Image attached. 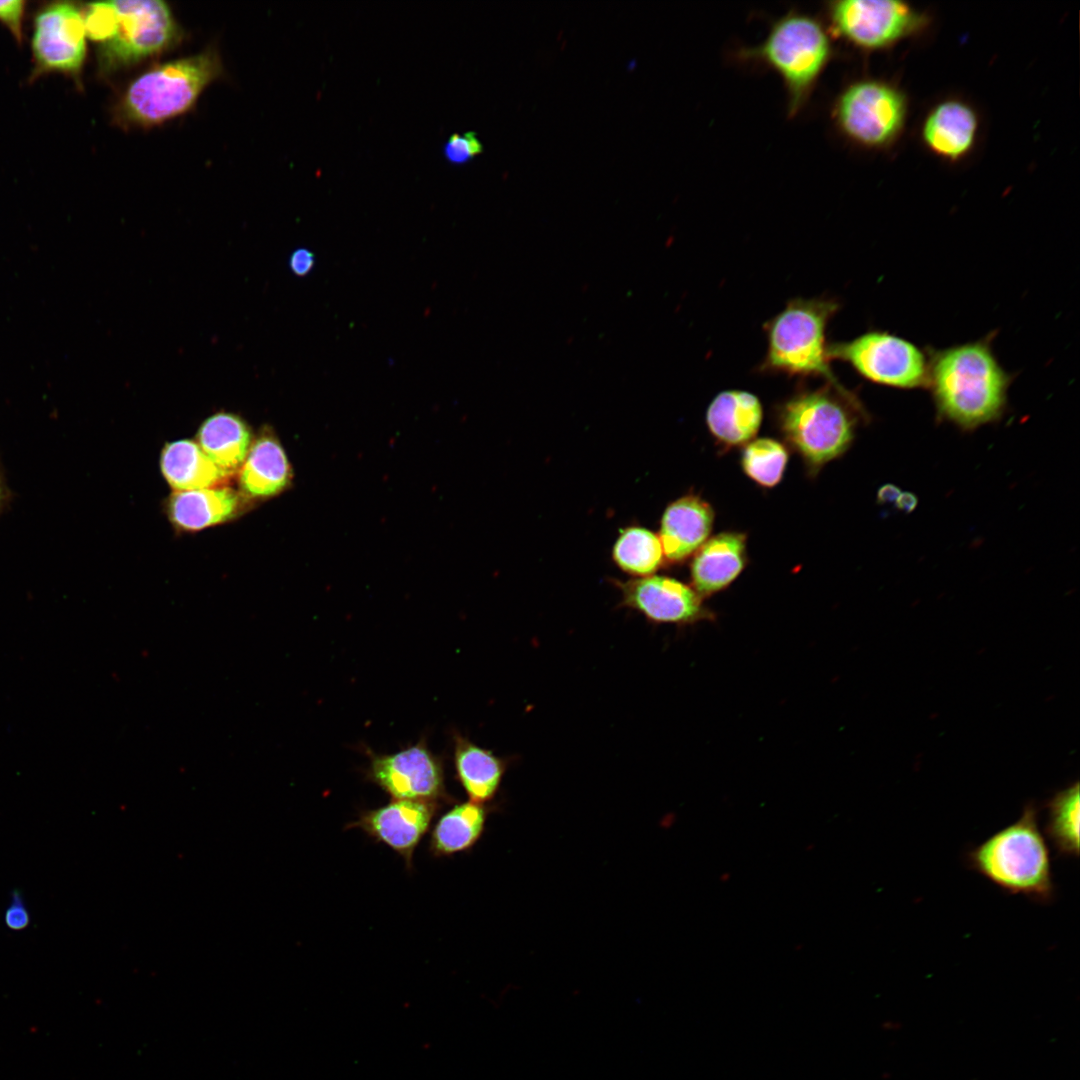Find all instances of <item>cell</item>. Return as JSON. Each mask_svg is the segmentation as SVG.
I'll use <instances>...</instances> for the list:
<instances>
[{"mask_svg":"<svg viewBox=\"0 0 1080 1080\" xmlns=\"http://www.w3.org/2000/svg\"><path fill=\"white\" fill-rule=\"evenodd\" d=\"M994 338L993 331L978 340L926 351V387L939 418L972 430L1004 414L1014 375L999 362Z\"/></svg>","mask_w":1080,"mask_h":1080,"instance_id":"1","label":"cell"},{"mask_svg":"<svg viewBox=\"0 0 1080 1080\" xmlns=\"http://www.w3.org/2000/svg\"><path fill=\"white\" fill-rule=\"evenodd\" d=\"M868 417L854 392L828 382L817 388L799 385L774 408L785 445L800 456L812 476L847 452L859 424Z\"/></svg>","mask_w":1080,"mask_h":1080,"instance_id":"2","label":"cell"},{"mask_svg":"<svg viewBox=\"0 0 1080 1080\" xmlns=\"http://www.w3.org/2000/svg\"><path fill=\"white\" fill-rule=\"evenodd\" d=\"M968 867L1011 895L1047 904L1055 897L1049 847L1028 804L1013 823L996 831L966 855Z\"/></svg>","mask_w":1080,"mask_h":1080,"instance_id":"3","label":"cell"},{"mask_svg":"<svg viewBox=\"0 0 1080 1080\" xmlns=\"http://www.w3.org/2000/svg\"><path fill=\"white\" fill-rule=\"evenodd\" d=\"M737 55L777 73L786 92L787 114L794 118L806 106L832 60L834 47L825 23L790 10L772 23L759 45L742 48Z\"/></svg>","mask_w":1080,"mask_h":1080,"instance_id":"4","label":"cell"},{"mask_svg":"<svg viewBox=\"0 0 1080 1080\" xmlns=\"http://www.w3.org/2000/svg\"><path fill=\"white\" fill-rule=\"evenodd\" d=\"M840 306L837 298L827 296L790 299L763 326L767 349L758 372L842 385L832 371L826 339L828 324Z\"/></svg>","mask_w":1080,"mask_h":1080,"instance_id":"5","label":"cell"},{"mask_svg":"<svg viewBox=\"0 0 1080 1080\" xmlns=\"http://www.w3.org/2000/svg\"><path fill=\"white\" fill-rule=\"evenodd\" d=\"M222 71L214 50L158 65L130 83L119 114L127 123L151 126L189 110Z\"/></svg>","mask_w":1080,"mask_h":1080,"instance_id":"6","label":"cell"},{"mask_svg":"<svg viewBox=\"0 0 1080 1080\" xmlns=\"http://www.w3.org/2000/svg\"><path fill=\"white\" fill-rule=\"evenodd\" d=\"M830 115L835 129L850 143L864 149H884L903 131L907 99L887 81L857 79L840 90Z\"/></svg>","mask_w":1080,"mask_h":1080,"instance_id":"7","label":"cell"},{"mask_svg":"<svg viewBox=\"0 0 1080 1080\" xmlns=\"http://www.w3.org/2000/svg\"><path fill=\"white\" fill-rule=\"evenodd\" d=\"M824 12L830 35L864 52L888 49L928 24L926 15L894 0L829 1Z\"/></svg>","mask_w":1080,"mask_h":1080,"instance_id":"8","label":"cell"},{"mask_svg":"<svg viewBox=\"0 0 1080 1080\" xmlns=\"http://www.w3.org/2000/svg\"><path fill=\"white\" fill-rule=\"evenodd\" d=\"M830 360L848 364L867 381L897 389L926 387V351L888 331L869 330L853 339L829 343Z\"/></svg>","mask_w":1080,"mask_h":1080,"instance_id":"9","label":"cell"},{"mask_svg":"<svg viewBox=\"0 0 1080 1080\" xmlns=\"http://www.w3.org/2000/svg\"><path fill=\"white\" fill-rule=\"evenodd\" d=\"M117 12L113 37L101 44L100 66L116 70L162 52L179 35L177 23L168 5L161 0L112 1Z\"/></svg>","mask_w":1080,"mask_h":1080,"instance_id":"10","label":"cell"},{"mask_svg":"<svg viewBox=\"0 0 1080 1080\" xmlns=\"http://www.w3.org/2000/svg\"><path fill=\"white\" fill-rule=\"evenodd\" d=\"M369 778L393 800H449L441 761L423 743L371 759Z\"/></svg>","mask_w":1080,"mask_h":1080,"instance_id":"11","label":"cell"},{"mask_svg":"<svg viewBox=\"0 0 1080 1080\" xmlns=\"http://www.w3.org/2000/svg\"><path fill=\"white\" fill-rule=\"evenodd\" d=\"M32 52L40 71L78 73L86 56L84 19L77 7L58 2L35 18Z\"/></svg>","mask_w":1080,"mask_h":1080,"instance_id":"12","label":"cell"},{"mask_svg":"<svg viewBox=\"0 0 1080 1080\" xmlns=\"http://www.w3.org/2000/svg\"><path fill=\"white\" fill-rule=\"evenodd\" d=\"M621 591L622 605L638 611L657 624H690L710 616L703 598L677 579L650 575L616 581Z\"/></svg>","mask_w":1080,"mask_h":1080,"instance_id":"13","label":"cell"},{"mask_svg":"<svg viewBox=\"0 0 1080 1080\" xmlns=\"http://www.w3.org/2000/svg\"><path fill=\"white\" fill-rule=\"evenodd\" d=\"M440 803L392 800L388 804L364 810L345 829L359 828L370 838L387 845L412 868L413 853L429 830Z\"/></svg>","mask_w":1080,"mask_h":1080,"instance_id":"14","label":"cell"},{"mask_svg":"<svg viewBox=\"0 0 1080 1080\" xmlns=\"http://www.w3.org/2000/svg\"><path fill=\"white\" fill-rule=\"evenodd\" d=\"M294 472L274 429L260 428L237 472L239 492L251 503L281 495L290 489Z\"/></svg>","mask_w":1080,"mask_h":1080,"instance_id":"15","label":"cell"},{"mask_svg":"<svg viewBox=\"0 0 1080 1080\" xmlns=\"http://www.w3.org/2000/svg\"><path fill=\"white\" fill-rule=\"evenodd\" d=\"M253 504L238 489L227 485L189 491H173L166 502L174 528L196 532L238 518Z\"/></svg>","mask_w":1080,"mask_h":1080,"instance_id":"16","label":"cell"},{"mask_svg":"<svg viewBox=\"0 0 1080 1080\" xmlns=\"http://www.w3.org/2000/svg\"><path fill=\"white\" fill-rule=\"evenodd\" d=\"M748 562L747 535L725 531L709 537L692 555V587L702 597H709L730 586Z\"/></svg>","mask_w":1080,"mask_h":1080,"instance_id":"17","label":"cell"},{"mask_svg":"<svg viewBox=\"0 0 1080 1080\" xmlns=\"http://www.w3.org/2000/svg\"><path fill=\"white\" fill-rule=\"evenodd\" d=\"M714 519L713 507L698 495L671 502L662 515L658 536L665 559L682 563L692 557L710 537Z\"/></svg>","mask_w":1080,"mask_h":1080,"instance_id":"18","label":"cell"},{"mask_svg":"<svg viewBox=\"0 0 1080 1080\" xmlns=\"http://www.w3.org/2000/svg\"><path fill=\"white\" fill-rule=\"evenodd\" d=\"M979 130L974 108L958 99L934 106L925 117L921 138L928 150L951 162L966 157L973 149Z\"/></svg>","mask_w":1080,"mask_h":1080,"instance_id":"19","label":"cell"},{"mask_svg":"<svg viewBox=\"0 0 1080 1080\" xmlns=\"http://www.w3.org/2000/svg\"><path fill=\"white\" fill-rule=\"evenodd\" d=\"M705 418L710 434L722 449L743 447L756 437L763 419V407L755 394L729 389L712 399Z\"/></svg>","mask_w":1080,"mask_h":1080,"instance_id":"20","label":"cell"},{"mask_svg":"<svg viewBox=\"0 0 1080 1080\" xmlns=\"http://www.w3.org/2000/svg\"><path fill=\"white\" fill-rule=\"evenodd\" d=\"M254 436L248 423L238 414L216 412L207 417L196 433V442L226 474H237L252 445Z\"/></svg>","mask_w":1080,"mask_h":1080,"instance_id":"21","label":"cell"},{"mask_svg":"<svg viewBox=\"0 0 1080 1080\" xmlns=\"http://www.w3.org/2000/svg\"><path fill=\"white\" fill-rule=\"evenodd\" d=\"M161 473L174 491L227 485L231 476L221 470L194 440L168 442L160 454Z\"/></svg>","mask_w":1080,"mask_h":1080,"instance_id":"22","label":"cell"},{"mask_svg":"<svg viewBox=\"0 0 1080 1080\" xmlns=\"http://www.w3.org/2000/svg\"><path fill=\"white\" fill-rule=\"evenodd\" d=\"M454 764L469 800L480 804L494 799L507 769L503 758L460 735L455 736Z\"/></svg>","mask_w":1080,"mask_h":1080,"instance_id":"23","label":"cell"},{"mask_svg":"<svg viewBox=\"0 0 1080 1080\" xmlns=\"http://www.w3.org/2000/svg\"><path fill=\"white\" fill-rule=\"evenodd\" d=\"M491 808L472 801L453 806L432 829L430 853L434 857H450L470 851L484 833Z\"/></svg>","mask_w":1080,"mask_h":1080,"instance_id":"24","label":"cell"},{"mask_svg":"<svg viewBox=\"0 0 1080 1080\" xmlns=\"http://www.w3.org/2000/svg\"><path fill=\"white\" fill-rule=\"evenodd\" d=\"M1079 784L1058 791L1048 801L1044 832L1063 857L1079 856Z\"/></svg>","mask_w":1080,"mask_h":1080,"instance_id":"25","label":"cell"},{"mask_svg":"<svg viewBox=\"0 0 1080 1080\" xmlns=\"http://www.w3.org/2000/svg\"><path fill=\"white\" fill-rule=\"evenodd\" d=\"M616 564L634 576H650L664 561L658 535L642 527H629L621 533L613 548Z\"/></svg>","mask_w":1080,"mask_h":1080,"instance_id":"26","label":"cell"},{"mask_svg":"<svg viewBox=\"0 0 1080 1080\" xmlns=\"http://www.w3.org/2000/svg\"><path fill=\"white\" fill-rule=\"evenodd\" d=\"M788 447L773 438H754L743 446L740 464L745 475L763 488H773L783 478Z\"/></svg>","mask_w":1080,"mask_h":1080,"instance_id":"27","label":"cell"},{"mask_svg":"<svg viewBox=\"0 0 1080 1080\" xmlns=\"http://www.w3.org/2000/svg\"><path fill=\"white\" fill-rule=\"evenodd\" d=\"M83 19L90 40L103 44L116 32L118 17L112 1L89 4Z\"/></svg>","mask_w":1080,"mask_h":1080,"instance_id":"28","label":"cell"},{"mask_svg":"<svg viewBox=\"0 0 1080 1080\" xmlns=\"http://www.w3.org/2000/svg\"><path fill=\"white\" fill-rule=\"evenodd\" d=\"M483 145L476 133H454L443 147L445 158L452 164L462 165L482 153Z\"/></svg>","mask_w":1080,"mask_h":1080,"instance_id":"29","label":"cell"},{"mask_svg":"<svg viewBox=\"0 0 1080 1080\" xmlns=\"http://www.w3.org/2000/svg\"><path fill=\"white\" fill-rule=\"evenodd\" d=\"M5 925L15 931L25 929L30 923V915L23 896L18 890H14L11 900L4 913Z\"/></svg>","mask_w":1080,"mask_h":1080,"instance_id":"30","label":"cell"},{"mask_svg":"<svg viewBox=\"0 0 1080 1080\" xmlns=\"http://www.w3.org/2000/svg\"><path fill=\"white\" fill-rule=\"evenodd\" d=\"M24 5L22 0L0 1V21L9 27L17 40L21 39Z\"/></svg>","mask_w":1080,"mask_h":1080,"instance_id":"31","label":"cell"},{"mask_svg":"<svg viewBox=\"0 0 1080 1080\" xmlns=\"http://www.w3.org/2000/svg\"><path fill=\"white\" fill-rule=\"evenodd\" d=\"M288 265L294 275L304 277L313 270L315 255L308 248H297L291 253Z\"/></svg>","mask_w":1080,"mask_h":1080,"instance_id":"32","label":"cell"},{"mask_svg":"<svg viewBox=\"0 0 1080 1080\" xmlns=\"http://www.w3.org/2000/svg\"><path fill=\"white\" fill-rule=\"evenodd\" d=\"M895 504L899 509L905 512H911L917 505V498L908 492L900 493Z\"/></svg>","mask_w":1080,"mask_h":1080,"instance_id":"33","label":"cell"},{"mask_svg":"<svg viewBox=\"0 0 1080 1080\" xmlns=\"http://www.w3.org/2000/svg\"><path fill=\"white\" fill-rule=\"evenodd\" d=\"M900 493L901 492L897 487L888 484L879 489L878 498L880 502H895Z\"/></svg>","mask_w":1080,"mask_h":1080,"instance_id":"34","label":"cell"},{"mask_svg":"<svg viewBox=\"0 0 1080 1080\" xmlns=\"http://www.w3.org/2000/svg\"><path fill=\"white\" fill-rule=\"evenodd\" d=\"M7 496H8V492H7L6 483H5L3 474H2V472L0 470V514H1L3 508H4L5 504H6Z\"/></svg>","mask_w":1080,"mask_h":1080,"instance_id":"35","label":"cell"}]
</instances>
